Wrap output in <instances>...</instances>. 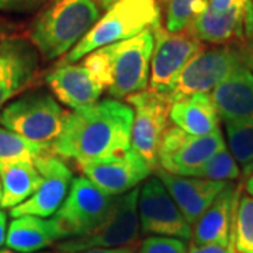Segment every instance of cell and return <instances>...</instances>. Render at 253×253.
<instances>
[{
	"label": "cell",
	"mask_w": 253,
	"mask_h": 253,
	"mask_svg": "<svg viewBox=\"0 0 253 253\" xmlns=\"http://www.w3.org/2000/svg\"><path fill=\"white\" fill-rule=\"evenodd\" d=\"M152 30L155 46L151 59L149 86L151 90L169 96L184 66L204 48V44L189 28L180 33H169L159 23Z\"/></svg>",
	"instance_id": "obj_9"
},
{
	"label": "cell",
	"mask_w": 253,
	"mask_h": 253,
	"mask_svg": "<svg viewBox=\"0 0 253 253\" xmlns=\"http://www.w3.org/2000/svg\"><path fill=\"white\" fill-rule=\"evenodd\" d=\"M65 241V235L54 218L34 215L13 218L7 226L6 245L18 253H38Z\"/></svg>",
	"instance_id": "obj_21"
},
{
	"label": "cell",
	"mask_w": 253,
	"mask_h": 253,
	"mask_svg": "<svg viewBox=\"0 0 253 253\" xmlns=\"http://www.w3.org/2000/svg\"><path fill=\"white\" fill-rule=\"evenodd\" d=\"M26 31H27V26L24 23L0 14V41L13 37L24 36Z\"/></svg>",
	"instance_id": "obj_31"
},
{
	"label": "cell",
	"mask_w": 253,
	"mask_h": 253,
	"mask_svg": "<svg viewBox=\"0 0 253 253\" xmlns=\"http://www.w3.org/2000/svg\"><path fill=\"white\" fill-rule=\"evenodd\" d=\"M134 110L116 99H106L87 109L69 113L52 154L76 163L109 159L131 146Z\"/></svg>",
	"instance_id": "obj_1"
},
{
	"label": "cell",
	"mask_w": 253,
	"mask_h": 253,
	"mask_svg": "<svg viewBox=\"0 0 253 253\" xmlns=\"http://www.w3.org/2000/svg\"><path fill=\"white\" fill-rule=\"evenodd\" d=\"M187 253H235V251H234V244L232 242L229 245L190 244Z\"/></svg>",
	"instance_id": "obj_33"
},
{
	"label": "cell",
	"mask_w": 253,
	"mask_h": 253,
	"mask_svg": "<svg viewBox=\"0 0 253 253\" xmlns=\"http://www.w3.org/2000/svg\"><path fill=\"white\" fill-rule=\"evenodd\" d=\"M242 51H244L245 66L253 73V37L246 40L242 44Z\"/></svg>",
	"instance_id": "obj_34"
},
{
	"label": "cell",
	"mask_w": 253,
	"mask_h": 253,
	"mask_svg": "<svg viewBox=\"0 0 253 253\" xmlns=\"http://www.w3.org/2000/svg\"><path fill=\"white\" fill-rule=\"evenodd\" d=\"M231 154L245 177L253 173V123H225Z\"/></svg>",
	"instance_id": "obj_26"
},
{
	"label": "cell",
	"mask_w": 253,
	"mask_h": 253,
	"mask_svg": "<svg viewBox=\"0 0 253 253\" xmlns=\"http://www.w3.org/2000/svg\"><path fill=\"white\" fill-rule=\"evenodd\" d=\"M208 6L218 11H226L238 7L253 9V0H208Z\"/></svg>",
	"instance_id": "obj_32"
},
{
	"label": "cell",
	"mask_w": 253,
	"mask_h": 253,
	"mask_svg": "<svg viewBox=\"0 0 253 253\" xmlns=\"http://www.w3.org/2000/svg\"><path fill=\"white\" fill-rule=\"evenodd\" d=\"M69 113L49 91H27L0 110V126L52 149Z\"/></svg>",
	"instance_id": "obj_5"
},
{
	"label": "cell",
	"mask_w": 253,
	"mask_h": 253,
	"mask_svg": "<svg viewBox=\"0 0 253 253\" xmlns=\"http://www.w3.org/2000/svg\"><path fill=\"white\" fill-rule=\"evenodd\" d=\"M244 65L242 44L204 46L184 66L169 97L174 101L190 94L212 91Z\"/></svg>",
	"instance_id": "obj_7"
},
{
	"label": "cell",
	"mask_w": 253,
	"mask_h": 253,
	"mask_svg": "<svg viewBox=\"0 0 253 253\" xmlns=\"http://www.w3.org/2000/svg\"><path fill=\"white\" fill-rule=\"evenodd\" d=\"M52 154L51 148L34 144L13 131L0 126V166L13 162H36L38 158Z\"/></svg>",
	"instance_id": "obj_24"
},
{
	"label": "cell",
	"mask_w": 253,
	"mask_h": 253,
	"mask_svg": "<svg viewBox=\"0 0 253 253\" xmlns=\"http://www.w3.org/2000/svg\"><path fill=\"white\" fill-rule=\"evenodd\" d=\"M0 201H1V183H0Z\"/></svg>",
	"instance_id": "obj_41"
},
{
	"label": "cell",
	"mask_w": 253,
	"mask_h": 253,
	"mask_svg": "<svg viewBox=\"0 0 253 253\" xmlns=\"http://www.w3.org/2000/svg\"><path fill=\"white\" fill-rule=\"evenodd\" d=\"M0 253H18L11 251V249H0ZM38 253H56V252H38Z\"/></svg>",
	"instance_id": "obj_39"
},
{
	"label": "cell",
	"mask_w": 253,
	"mask_h": 253,
	"mask_svg": "<svg viewBox=\"0 0 253 253\" xmlns=\"http://www.w3.org/2000/svg\"><path fill=\"white\" fill-rule=\"evenodd\" d=\"M155 170L156 177L165 184L183 217L186 218V221L191 226L199 221L200 217L206 212V210L212 204V201L217 199L218 194L228 184V181L172 174L162 170L161 168Z\"/></svg>",
	"instance_id": "obj_18"
},
{
	"label": "cell",
	"mask_w": 253,
	"mask_h": 253,
	"mask_svg": "<svg viewBox=\"0 0 253 253\" xmlns=\"http://www.w3.org/2000/svg\"><path fill=\"white\" fill-rule=\"evenodd\" d=\"M41 55L26 36L0 41V110L37 81Z\"/></svg>",
	"instance_id": "obj_14"
},
{
	"label": "cell",
	"mask_w": 253,
	"mask_h": 253,
	"mask_svg": "<svg viewBox=\"0 0 253 253\" xmlns=\"http://www.w3.org/2000/svg\"><path fill=\"white\" fill-rule=\"evenodd\" d=\"M126 101L134 110L129 148L155 170L162 136L168 128L172 100L168 94L149 89L131 94Z\"/></svg>",
	"instance_id": "obj_8"
},
{
	"label": "cell",
	"mask_w": 253,
	"mask_h": 253,
	"mask_svg": "<svg viewBox=\"0 0 253 253\" xmlns=\"http://www.w3.org/2000/svg\"><path fill=\"white\" fill-rule=\"evenodd\" d=\"M126 248L121 249H91V251H83V252L78 253H123Z\"/></svg>",
	"instance_id": "obj_36"
},
{
	"label": "cell",
	"mask_w": 253,
	"mask_h": 253,
	"mask_svg": "<svg viewBox=\"0 0 253 253\" xmlns=\"http://www.w3.org/2000/svg\"><path fill=\"white\" fill-rule=\"evenodd\" d=\"M0 208H11L31 197L42 183V174L33 162H13L0 166Z\"/></svg>",
	"instance_id": "obj_23"
},
{
	"label": "cell",
	"mask_w": 253,
	"mask_h": 253,
	"mask_svg": "<svg viewBox=\"0 0 253 253\" xmlns=\"http://www.w3.org/2000/svg\"><path fill=\"white\" fill-rule=\"evenodd\" d=\"M235 253H253V197L241 194L232 231Z\"/></svg>",
	"instance_id": "obj_28"
},
{
	"label": "cell",
	"mask_w": 253,
	"mask_h": 253,
	"mask_svg": "<svg viewBox=\"0 0 253 253\" xmlns=\"http://www.w3.org/2000/svg\"><path fill=\"white\" fill-rule=\"evenodd\" d=\"M241 176H242V172L226 146L219 149L217 154L212 155L207 162L201 165L199 169H196L190 174V177L215 181L238 180Z\"/></svg>",
	"instance_id": "obj_27"
},
{
	"label": "cell",
	"mask_w": 253,
	"mask_h": 253,
	"mask_svg": "<svg viewBox=\"0 0 253 253\" xmlns=\"http://www.w3.org/2000/svg\"><path fill=\"white\" fill-rule=\"evenodd\" d=\"M114 197L91 183L87 177L72 179L71 187L54 219L65 235V239L89 234L107 214Z\"/></svg>",
	"instance_id": "obj_10"
},
{
	"label": "cell",
	"mask_w": 253,
	"mask_h": 253,
	"mask_svg": "<svg viewBox=\"0 0 253 253\" xmlns=\"http://www.w3.org/2000/svg\"><path fill=\"white\" fill-rule=\"evenodd\" d=\"M114 1H117V0H103V4H104V9H107L109 6H111Z\"/></svg>",
	"instance_id": "obj_40"
},
{
	"label": "cell",
	"mask_w": 253,
	"mask_h": 253,
	"mask_svg": "<svg viewBox=\"0 0 253 253\" xmlns=\"http://www.w3.org/2000/svg\"><path fill=\"white\" fill-rule=\"evenodd\" d=\"M239 197L241 187L228 181L217 199L212 201V204L194 224L190 244H231Z\"/></svg>",
	"instance_id": "obj_19"
},
{
	"label": "cell",
	"mask_w": 253,
	"mask_h": 253,
	"mask_svg": "<svg viewBox=\"0 0 253 253\" xmlns=\"http://www.w3.org/2000/svg\"><path fill=\"white\" fill-rule=\"evenodd\" d=\"M106 11L103 0H48L27 26L26 37L41 59L68 54Z\"/></svg>",
	"instance_id": "obj_3"
},
{
	"label": "cell",
	"mask_w": 253,
	"mask_h": 253,
	"mask_svg": "<svg viewBox=\"0 0 253 253\" xmlns=\"http://www.w3.org/2000/svg\"><path fill=\"white\" fill-rule=\"evenodd\" d=\"M136 253H187V246L179 238L148 236L141 241Z\"/></svg>",
	"instance_id": "obj_29"
},
{
	"label": "cell",
	"mask_w": 253,
	"mask_h": 253,
	"mask_svg": "<svg viewBox=\"0 0 253 253\" xmlns=\"http://www.w3.org/2000/svg\"><path fill=\"white\" fill-rule=\"evenodd\" d=\"M138 217L146 235L169 236L187 241L193 226L183 217L165 184L156 176L145 181L138 196Z\"/></svg>",
	"instance_id": "obj_12"
},
{
	"label": "cell",
	"mask_w": 253,
	"mask_h": 253,
	"mask_svg": "<svg viewBox=\"0 0 253 253\" xmlns=\"http://www.w3.org/2000/svg\"><path fill=\"white\" fill-rule=\"evenodd\" d=\"M245 189H246V193L253 197V173L249 176V177H246V184H245Z\"/></svg>",
	"instance_id": "obj_37"
},
{
	"label": "cell",
	"mask_w": 253,
	"mask_h": 253,
	"mask_svg": "<svg viewBox=\"0 0 253 253\" xmlns=\"http://www.w3.org/2000/svg\"><path fill=\"white\" fill-rule=\"evenodd\" d=\"M48 0H0V13L37 14Z\"/></svg>",
	"instance_id": "obj_30"
},
{
	"label": "cell",
	"mask_w": 253,
	"mask_h": 253,
	"mask_svg": "<svg viewBox=\"0 0 253 253\" xmlns=\"http://www.w3.org/2000/svg\"><path fill=\"white\" fill-rule=\"evenodd\" d=\"M210 96L224 123H253V73L245 65Z\"/></svg>",
	"instance_id": "obj_20"
},
{
	"label": "cell",
	"mask_w": 253,
	"mask_h": 253,
	"mask_svg": "<svg viewBox=\"0 0 253 253\" xmlns=\"http://www.w3.org/2000/svg\"><path fill=\"white\" fill-rule=\"evenodd\" d=\"M139 189L114 197L107 214L89 234L65 239L55 245L56 253H78L91 249H121L139 246L141 225L138 217Z\"/></svg>",
	"instance_id": "obj_6"
},
{
	"label": "cell",
	"mask_w": 253,
	"mask_h": 253,
	"mask_svg": "<svg viewBox=\"0 0 253 253\" xmlns=\"http://www.w3.org/2000/svg\"><path fill=\"white\" fill-rule=\"evenodd\" d=\"M138 251V246H131V248H126L123 253H136Z\"/></svg>",
	"instance_id": "obj_38"
},
{
	"label": "cell",
	"mask_w": 253,
	"mask_h": 253,
	"mask_svg": "<svg viewBox=\"0 0 253 253\" xmlns=\"http://www.w3.org/2000/svg\"><path fill=\"white\" fill-rule=\"evenodd\" d=\"M34 163L42 174V183L31 197L10 210L11 218L24 215L40 218L52 217L68 196L73 176L72 170L68 168L66 163L54 154L41 156Z\"/></svg>",
	"instance_id": "obj_13"
},
{
	"label": "cell",
	"mask_w": 253,
	"mask_h": 253,
	"mask_svg": "<svg viewBox=\"0 0 253 253\" xmlns=\"http://www.w3.org/2000/svg\"><path fill=\"white\" fill-rule=\"evenodd\" d=\"M154 46V30L148 28L132 38L93 51L83 58V65L111 99H126L146 90Z\"/></svg>",
	"instance_id": "obj_2"
},
{
	"label": "cell",
	"mask_w": 253,
	"mask_h": 253,
	"mask_svg": "<svg viewBox=\"0 0 253 253\" xmlns=\"http://www.w3.org/2000/svg\"><path fill=\"white\" fill-rule=\"evenodd\" d=\"M6 235H7V215L4 211L0 210V248L6 242Z\"/></svg>",
	"instance_id": "obj_35"
},
{
	"label": "cell",
	"mask_w": 253,
	"mask_h": 253,
	"mask_svg": "<svg viewBox=\"0 0 253 253\" xmlns=\"http://www.w3.org/2000/svg\"><path fill=\"white\" fill-rule=\"evenodd\" d=\"M165 17V30L169 33H180L187 30L193 20L204 11L208 0H156Z\"/></svg>",
	"instance_id": "obj_25"
},
{
	"label": "cell",
	"mask_w": 253,
	"mask_h": 253,
	"mask_svg": "<svg viewBox=\"0 0 253 253\" xmlns=\"http://www.w3.org/2000/svg\"><path fill=\"white\" fill-rule=\"evenodd\" d=\"M221 129L204 136L190 135L177 126L166 128L158 154V166L168 173L190 176L219 149L225 148Z\"/></svg>",
	"instance_id": "obj_11"
},
{
	"label": "cell",
	"mask_w": 253,
	"mask_h": 253,
	"mask_svg": "<svg viewBox=\"0 0 253 253\" xmlns=\"http://www.w3.org/2000/svg\"><path fill=\"white\" fill-rule=\"evenodd\" d=\"M189 30L203 44H244L253 37V9L238 7L218 11L207 6L193 20Z\"/></svg>",
	"instance_id": "obj_16"
},
{
	"label": "cell",
	"mask_w": 253,
	"mask_h": 253,
	"mask_svg": "<svg viewBox=\"0 0 253 253\" xmlns=\"http://www.w3.org/2000/svg\"><path fill=\"white\" fill-rule=\"evenodd\" d=\"M78 166L91 183L113 197L136 189L139 183L148 179L154 172V169L149 168V165L131 148L123 155L101 161L78 163Z\"/></svg>",
	"instance_id": "obj_15"
},
{
	"label": "cell",
	"mask_w": 253,
	"mask_h": 253,
	"mask_svg": "<svg viewBox=\"0 0 253 253\" xmlns=\"http://www.w3.org/2000/svg\"><path fill=\"white\" fill-rule=\"evenodd\" d=\"M159 23L161 10L156 0H117L58 63H76L101 46L132 38Z\"/></svg>",
	"instance_id": "obj_4"
},
{
	"label": "cell",
	"mask_w": 253,
	"mask_h": 253,
	"mask_svg": "<svg viewBox=\"0 0 253 253\" xmlns=\"http://www.w3.org/2000/svg\"><path fill=\"white\" fill-rule=\"evenodd\" d=\"M45 83L54 97L73 111L87 109L99 103L104 87L82 63H56L46 73Z\"/></svg>",
	"instance_id": "obj_17"
},
{
	"label": "cell",
	"mask_w": 253,
	"mask_h": 253,
	"mask_svg": "<svg viewBox=\"0 0 253 253\" xmlns=\"http://www.w3.org/2000/svg\"><path fill=\"white\" fill-rule=\"evenodd\" d=\"M169 120L190 135L204 136L219 128V117L208 93L190 94L170 104Z\"/></svg>",
	"instance_id": "obj_22"
}]
</instances>
